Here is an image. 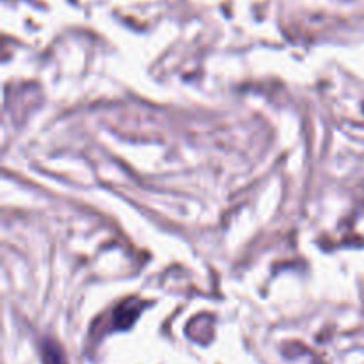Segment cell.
<instances>
[{"mask_svg":"<svg viewBox=\"0 0 364 364\" xmlns=\"http://www.w3.org/2000/svg\"><path fill=\"white\" fill-rule=\"evenodd\" d=\"M139 313H141V306L135 304L134 301L124 302L114 313V329H127V327H130L139 316Z\"/></svg>","mask_w":364,"mask_h":364,"instance_id":"obj_1","label":"cell"},{"mask_svg":"<svg viewBox=\"0 0 364 364\" xmlns=\"http://www.w3.org/2000/svg\"><path fill=\"white\" fill-rule=\"evenodd\" d=\"M43 363L45 364H68L63 350H60L59 345H55L53 341H45V345H43Z\"/></svg>","mask_w":364,"mask_h":364,"instance_id":"obj_2","label":"cell"}]
</instances>
